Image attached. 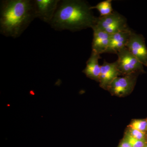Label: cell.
I'll return each instance as SVG.
<instances>
[{
	"mask_svg": "<svg viewBox=\"0 0 147 147\" xmlns=\"http://www.w3.org/2000/svg\"><path fill=\"white\" fill-rule=\"evenodd\" d=\"M91 6L82 0L60 1L50 26L56 30L73 32L92 28L97 17L92 12Z\"/></svg>",
	"mask_w": 147,
	"mask_h": 147,
	"instance_id": "1",
	"label": "cell"
},
{
	"mask_svg": "<svg viewBox=\"0 0 147 147\" xmlns=\"http://www.w3.org/2000/svg\"><path fill=\"white\" fill-rule=\"evenodd\" d=\"M0 32L7 37L20 36L36 18L33 0H3L1 2Z\"/></svg>",
	"mask_w": 147,
	"mask_h": 147,
	"instance_id": "2",
	"label": "cell"
},
{
	"mask_svg": "<svg viewBox=\"0 0 147 147\" xmlns=\"http://www.w3.org/2000/svg\"><path fill=\"white\" fill-rule=\"evenodd\" d=\"M92 28L98 29L110 35L130 30L126 18L116 11H113L107 16L97 17Z\"/></svg>",
	"mask_w": 147,
	"mask_h": 147,
	"instance_id": "3",
	"label": "cell"
},
{
	"mask_svg": "<svg viewBox=\"0 0 147 147\" xmlns=\"http://www.w3.org/2000/svg\"><path fill=\"white\" fill-rule=\"evenodd\" d=\"M117 55L118 59L116 62L121 74L127 75L144 72V65L131 54L126 47L119 51Z\"/></svg>",
	"mask_w": 147,
	"mask_h": 147,
	"instance_id": "4",
	"label": "cell"
},
{
	"mask_svg": "<svg viewBox=\"0 0 147 147\" xmlns=\"http://www.w3.org/2000/svg\"><path fill=\"white\" fill-rule=\"evenodd\" d=\"M137 74L138 73L125 75L123 77L118 76L110 84L107 90L113 95L119 96L129 94L134 88Z\"/></svg>",
	"mask_w": 147,
	"mask_h": 147,
	"instance_id": "5",
	"label": "cell"
},
{
	"mask_svg": "<svg viewBox=\"0 0 147 147\" xmlns=\"http://www.w3.org/2000/svg\"><path fill=\"white\" fill-rule=\"evenodd\" d=\"M60 0H33L36 18L50 24L57 9Z\"/></svg>",
	"mask_w": 147,
	"mask_h": 147,
	"instance_id": "6",
	"label": "cell"
},
{
	"mask_svg": "<svg viewBox=\"0 0 147 147\" xmlns=\"http://www.w3.org/2000/svg\"><path fill=\"white\" fill-rule=\"evenodd\" d=\"M126 47L143 65L147 66V48L143 35L132 31Z\"/></svg>",
	"mask_w": 147,
	"mask_h": 147,
	"instance_id": "7",
	"label": "cell"
},
{
	"mask_svg": "<svg viewBox=\"0 0 147 147\" xmlns=\"http://www.w3.org/2000/svg\"><path fill=\"white\" fill-rule=\"evenodd\" d=\"M121 74L118 69L117 63L107 62L105 60L101 65L100 78V86L107 89L110 84Z\"/></svg>",
	"mask_w": 147,
	"mask_h": 147,
	"instance_id": "8",
	"label": "cell"
},
{
	"mask_svg": "<svg viewBox=\"0 0 147 147\" xmlns=\"http://www.w3.org/2000/svg\"><path fill=\"white\" fill-rule=\"evenodd\" d=\"M132 32L130 29L110 35V42L105 53L117 54L120 50L126 47Z\"/></svg>",
	"mask_w": 147,
	"mask_h": 147,
	"instance_id": "9",
	"label": "cell"
},
{
	"mask_svg": "<svg viewBox=\"0 0 147 147\" xmlns=\"http://www.w3.org/2000/svg\"><path fill=\"white\" fill-rule=\"evenodd\" d=\"M93 38L92 42V51L101 55L105 53L108 49L110 34L96 28H92Z\"/></svg>",
	"mask_w": 147,
	"mask_h": 147,
	"instance_id": "10",
	"label": "cell"
},
{
	"mask_svg": "<svg viewBox=\"0 0 147 147\" xmlns=\"http://www.w3.org/2000/svg\"><path fill=\"white\" fill-rule=\"evenodd\" d=\"M100 58V55L92 51L90 56L86 62V68L83 71L87 77L99 82L101 72V65H99L98 60Z\"/></svg>",
	"mask_w": 147,
	"mask_h": 147,
	"instance_id": "11",
	"label": "cell"
},
{
	"mask_svg": "<svg viewBox=\"0 0 147 147\" xmlns=\"http://www.w3.org/2000/svg\"><path fill=\"white\" fill-rule=\"evenodd\" d=\"M112 0H106L98 3L96 5L91 6V9H97L99 11L100 16L109 15L113 11L112 6Z\"/></svg>",
	"mask_w": 147,
	"mask_h": 147,
	"instance_id": "12",
	"label": "cell"
},
{
	"mask_svg": "<svg viewBox=\"0 0 147 147\" xmlns=\"http://www.w3.org/2000/svg\"><path fill=\"white\" fill-rule=\"evenodd\" d=\"M129 128L134 129L146 132L147 131V119H136L132 121L129 125Z\"/></svg>",
	"mask_w": 147,
	"mask_h": 147,
	"instance_id": "13",
	"label": "cell"
},
{
	"mask_svg": "<svg viewBox=\"0 0 147 147\" xmlns=\"http://www.w3.org/2000/svg\"><path fill=\"white\" fill-rule=\"evenodd\" d=\"M124 139L128 142L131 147H144L147 144V141H141L135 139L128 132H127Z\"/></svg>",
	"mask_w": 147,
	"mask_h": 147,
	"instance_id": "14",
	"label": "cell"
},
{
	"mask_svg": "<svg viewBox=\"0 0 147 147\" xmlns=\"http://www.w3.org/2000/svg\"><path fill=\"white\" fill-rule=\"evenodd\" d=\"M128 132L135 139L147 142V134H146V132L131 128H129Z\"/></svg>",
	"mask_w": 147,
	"mask_h": 147,
	"instance_id": "15",
	"label": "cell"
},
{
	"mask_svg": "<svg viewBox=\"0 0 147 147\" xmlns=\"http://www.w3.org/2000/svg\"><path fill=\"white\" fill-rule=\"evenodd\" d=\"M118 147H131L130 145L129 144L128 142L123 139L121 142Z\"/></svg>",
	"mask_w": 147,
	"mask_h": 147,
	"instance_id": "16",
	"label": "cell"
},
{
	"mask_svg": "<svg viewBox=\"0 0 147 147\" xmlns=\"http://www.w3.org/2000/svg\"><path fill=\"white\" fill-rule=\"evenodd\" d=\"M144 147H147V144Z\"/></svg>",
	"mask_w": 147,
	"mask_h": 147,
	"instance_id": "17",
	"label": "cell"
},
{
	"mask_svg": "<svg viewBox=\"0 0 147 147\" xmlns=\"http://www.w3.org/2000/svg\"></svg>",
	"mask_w": 147,
	"mask_h": 147,
	"instance_id": "18",
	"label": "cell"
}]
</instances>
